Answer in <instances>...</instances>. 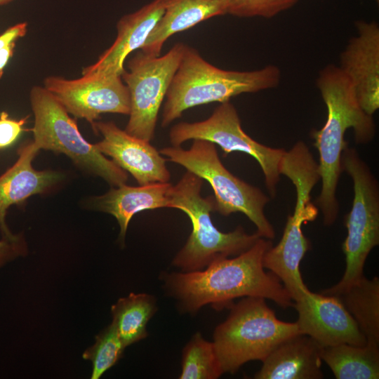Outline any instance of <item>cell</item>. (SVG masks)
<instances>
[{"label":"cell","mask_w":379,"mask_h":379,"mask_svg":"<svg viewBox=\"0 0 379 379\" xmlns=\"http://www.w3.org/2000/svg\"><path fill=\"white\" fill-rule=\"evenodd\" d=\"M272 246L270 239L260 237L235 258H217L206 270L167 274L166 286L187 312L208 304L217 310L230 307L234 299L249 296L270 299L284 309L292 307L279 279L265 271L262 259Z\"/></svg>","instance_id":"1"},{"label":"cell","mask_w":379,"mask_h":379,"mask_svg":"<svg viewBox=\"0 0 379 379\" xmlns=\"http://www.w3.org/2000/svg\"><path fill=\"white\" fill-rule=\"evenodd\" d=\"M317 86L327 108L324 125L311 133L319 152L318 171L321 180L317 202L324 224L330 226L335 222L339 211L336 189L343 171L342 153L347 147L345 132L352 128L356 142L366 144L374 138L375 125L372 116L361 107L351 81L339 67L328 65L322 69Z\"/></svg>","instance_id":"2"},{"label":"cell","mask_w":379,"mask_h":379,"mask_svg":"<svg viewBox=\"0 0 379 379\" xmlns=\"http://www.w3.org/2000/svg\"><path fill=\"white\" fill-rule=\"evenodd\" d=\"M280 79L281 71L275 65L253 71L222 69L185 45L165 97L161 126H168L191 107L213 102L222 103L242 93L273 88Z\"/></svg>","instance_id":"3"},{"label":"cell","mask_w":379,"mask_h":379,"mask_svg":"<svg viewBox=\"0 0 379 379\" xmlns=\"http://www.w3.org/2000/svg\"><path fill=\"white\" fill-rule=\"evenodd\" d=\"M204 180L186 171L169 192L170 207L182 211L191 220L192 231L185 245L177 253L173 265L184 272L200 270L219 257L237 255L250 248L260 237L247 234L241 226L225 233L213 225L214 197L204 198Z\"/></svg>","instance_id":"4"},{"label":"cell","mask_w":379,"mask_h":379,"mask_svg":"<svg viewBox=\"0 0 379 379\" xmlns=\"http://www.w3.org/2000/svg\"><path fill=\"white\" fill-rule=\"evenodd\" d=\"M297 333L295 322L279 319L265 298L249 296L232 304L228 317L216 327L213 343L223 373H234L248 361H262Z\"/></svg>","instance_id":"5"},{"label":"cell","mask_w":379,"mask_h":379,"mask_svg":"<svg viewBox=\"0 0 379 379\" xmlns=\"http://www.w3.org/2000/svg\"><path fill=\"white\" fill-rule=\"evenodd\" d=\"M159 153L168 160L179 164L203 180L214 192L215 211L227 216L242 213L255 225L256 233L272 239L274 228L264 213L270 199L259 188L254 187L230 172L222 164L215 144L204 140H193L189 149L167 147Z\"/></svg>","instance_id":"6"},{"label":"cell","mask_w":379,"mask_h":379,"mask_svg":"<svg viewBox=\"0 0 379 379\" xmlns=\"http://www.w3.org/2000/svg\"><path fill=\"white\" fill-rule=\"evenodd\" d=\"M342 169L353 181L354 198L345 217L347 237L342 249L346 267L342 279L321 292L337 295L359 281L371 250L379 244V187L370 168L354 148L347 147L341 156Z\"/></svg>","instance_id":"7"},{"label":"cell","mask_w":379,"mask_h":379,"mask_svg":"<svg viewBox=\"0 0 379 379\" xmlns=\"http://www.w3.org/2000/svg\"><path fill=\"white\" fill-rule=\"evenodd\" d=\"M30 102L34 116L33 142L39 150L65 154L78 167L112 187L126 183V172L84 139L75 120L44 86L32 88Z\"/></svg>","instance_id":"8"},{"label":"cell","mask_w":379,"mask_h":379,"mask_svg":"<svg viewBox=\"0 0 379 379\" xmlns=\"http://www.w3.org/2000/svg\"><path fill=\"white\" fill-rule=\"evenodd\" d=\"M185 47L178 43L161 56L140 51L128 60V70L121 75L130 95L129 119L124 129L128 134L147 142L154 138L161 103Z\"/></svg>","instance_id":"9"},{"label":"cell","mask_w":379,"mask_h":379,"mask_svg":"<svg viewBox=\"0 0 379 379\" xmlns=\"http://www.w3.org/2000/svg\"><path fill=\"white\" fill-rule=\"evenodd\" d=\"M169 139L174 147L189 140H204L219 145L224 157L232 152L253 157L260 164L270 195L275 196L279 164L286 150L264 145L247 135L242 129L236 108L230 101L222 102L206 120L176 124L170 130Z\"/></svg>","instance_id":"10"},{"label":"cell","mask_w":379,"mask_h":379,"mask_svg":"<svg viewBox=\"0 0 379 379\" xmlns=\"http://www.w3.org/2000/svg\"><path fill=\"white\" fill-rule=\"evenodd\" d=\"M293 184L296 191L293 213L287 218L279 242L265 252L262 264L265 269L279 279L295 302L310 291L300 271V262L310 248V241L305 237L302 226L316 219L318 208L311 201L310 194L315 186L313 179L300 176Z\"/></svg>","instance_id":"11"},{"label":"cell","mask_w":379,"mask_h":379,"mask_svg":"<svg viewBox=\"0 0 379 379\" xmlns=\"http://www.w3.org/2000/svg\"><path fill=\"white\" fill-rule=\"evenodd\" d=\"M44 87L68 113L91 124L102 113H130V95L121 76L82 75L76 79L53 76L45 79Z\"/></svg>","instance_id":"12"},{"label":"cell","mask_w":379,"mask_h":379,"mask_svg":"<svg viewBox=\"0 0 379 379\" xmlns=\"http://www.w3.org/2000/svg\"><path fill=\"white\" fill-rule=\"evenodd\" d=\"M293 307L299 332L314 339L321 347L341 343L364 345L366 339L356 321L335 295L310 291Z\"/></svg>","instance_id":"13"},{"label":"cell","mask_w":379,"mask_h":379,"mask_svg":"<svg viewBox=\"0 0 379 379\" xmlns=\"http://www.w3.org/2000/svg\"><path fill=\"white\" fill-rule=\"evenodd\" d=\"M91 125L102 136L94 144L98 150L131 174L139 185L170 180L166 159L150 142L128 134L112 121H94Z\"/></svg>","instance_id":"14"},{"label":"cell","mask_w":379,"mask_h":379,"mask_svg":"<svg viewBox=\"0 0 379 379\" xmlns=\"http://www.w3.org/2000/svg\"><path fill=\"white\" fill-rule=\"evenodd\" d=\"M357 35L342 52L339 68L351 81L362 109L372 116L379 108V27L356 22Z\"/></svg>","instance_id":"15"},{"label":"cell","mask_w":379,"mask_h":379,"mask_svg":"<svg viewBox=\"0 0 379 379\" xmlns=\"http://www.w3.org/2000/svg\"><path fill=\"white\" fill-rule=\"evenodd\" d=\"M165 10V0H154L117 23V36L98 60L83 69L84 76H121L127 56L140 48Z\"/></svg>","instance_id":"16"},{"label":"cell","mask_w":379,"mask_h":379,"mask_svg":"<svg viewBox=\"0 0 379 379\" xmlns=\"http://www.w3.org/2000/svg\"><path fill=\"white\" fill-rule=\"evenodd\" d=\"M39 151L33 141L22 144L17 151V161L0 175V230L3 237L15 235L6 223L7 211L12 205L46 192L63 179L60 172L34 168L32 161Z\"/></svg>","instance_id":"17"},{"label":"cell","mask_w":379,"mask_h":379,"mask_svg":"<svg viewBox=\"0 0 379 379\" xmlns=\"http://www.w3.org/2000/svg\"><path fill=\"white\" fill-rule=\"evenodd\" d=\"M321 347L311 337L293 335L276 347L262 361L256 379H320Z\"/></svg>","instance_id":"18"},{"label":"cell","mask_w":379,"mask_h":379,"mask_svg":"<svg viewBox=\"0 0 379 379\" xmlns=\"http://www.w3.org/2000/svg\"><path fill=\"white\" fill-rule=\"evenodd\" d=\"M172 185L169 182L138 187L124 184L112 187L90 201L97 210L111 214L117 219L120 227L119 238L124 242L129 222L135 214L145 210L170 207L169 192Z\"/></svg>","instance_id":"19"},{"label":"cell","mask_w":379,"mask_h":379,"mask_svg":"<svg viewBox=\"0 0 379 379\" xmlns=\"http://www.w3.org/2000/svg\"><path fill=\"white\" fill-rule=\"evenodd\" d=\"M227 8L228 0H165L164 12L140 50L159 56L171 36L211 18L225 15Z\"/></svg>","instance_id":"20"},{"label":"cell","mask_w":379,"mask_h":379,"mask_svg":"<svg viewBox=\"0 0 379 379\" xmlns=\"http://www.w3.org/2000/svg\"><path fill=\"white\" fill-rule=\"evenodd\" d=\"M321 358L337 379L379 378V345L341 343L321 347Z\"/></svg>","instance_id":"21"},{"label":"cell","mask_w":379,"mask_h":379,"mask_svg":"<svg viewBox=\"0 0 379 379\" xmlns=\"http://www.w3.org/2000/svg\"><path fill=\"white\" fill-rule=\"evenodd\" d=\"M337 296L356 321L366 343L379 345V279L364 276Z\"/></svg>","instance_id":"22"},{"label":"cell","mask_w":379,"mask_h":379,"mask_svg":"<svg viewBox=\"0 0 379 379\" xmlns=\"http://www.w3.org/2000/svg\"><path fill=\"white\" fill-rule=\"evenodd\" d=\"M156 311L153 297L130 293L112 306V324L125 347L147 336V324Z\"/></svg>","instance_id":"23"},{"label":"cell","mask_w":379,"mask_h":379,"mask_svg":"<svg viewBox=\"0 0 379 379\" xmlns=\"http://www.w3.org/2000/svg\"><path fill=\"white\" fill-rule=\"evenodd\" d=\"M223 373L213 343L196 333L182 353L180 379H215Z\"/></svg>","instance_id":"24"},{"label":"cell","mask_w":379,"mask_h":379,"mask_svg":"<svg viewBox=\"0 0 379 379\" xmlns=\"http://www.w3.org/2000/svg\"><path fill=\"white\" fill-rule=\"evenodd\" d=\"M125 345L112 323L95 337L93 345L82 357L92 363L91 379H99L122 357Z\"/></svg>","instance_id":"25"},{"label":"cell","mask_w":379,"mask_h":379,"mask_svg":"<svg viewBox=\"0 0 379 379\" xmlns=\"http://www.w3.org/2000/svg\"><path fill=\"white\" fill-rule=\"evenodd\" d=\"M298 0H228L227 13L241 18H271L294 6Z\"/></svg>","instance_id":"26"},{"label":"cell","mask_w":379,"mask_h":379,"mask_svg":"<svg viewBox=\"0 0 379 379\" xmlns=\"http://www.w3.org/2000/svg\"><path fill=\"white\" fill-rule=\"evenodd\" d=\"M27 117L20 120L12 119L8 114L2 112L0 114V149L12 145L20 136Z\"/></svg>","instance_id":"27"},{"label":"cell","mask_w":379,"mask_h":379,"mask_svg":"<svg viewBox=\"0 0 379 379\" xmlns=\"http://www.w3.org/2000/svg\"><path fill=\"white\" fill-rule=\"evenodd\" d=\"M27 253L26 242L22 234L3 237L0 240V267Z\"/></svg>","instance_id":"28"},{"label":"cell","mask_w":379,"mask_h":379,"mask_svg":"<svg viewBox=\"0 0 379 379\" xmlns=\"http://www.w3.org/2000/svg\"><path fill=\"white\" fill-rule=\"evenodd\" d=\"M27 24L22 22L7 29L0 35V49L24 36L27 33Z\"/></svg>","instance_id":"29"},{"label":"cell","mask_w":379,"mask_h":379,"mask_svg":"<svg viewBox=\"0 0 379 379\" xmlns=\"http://www.w3.org/2000/svg\"><path fill=\"white\" fill-rule=\"evenodd\" d=\"M15 42L11 43L4 48L0 49V77L8 60L13 55Z\"/></svg>","instance_id":"30"},{"label":"cell","mask_w":379,"mask_h":379,"mask_svg":"<svg viewBox=\"0 0 379 379\" xmlns=\"http://www.w3.org/2000/svg\"><path fill=\"white\" fill-rule=\"evenodd\" d=\"M13 0H0V5H4L5 4L9 3Z\"/></svg>","instance_id":"31"},{"label":"cell","mask_w":379,"mask_h":379,"mask_svg":"<svg viewBox=\"0 0 379 379\" xmlns=\"http://www.w3.org/2000/svg\"><path fill=\"white\" fill-rule=\"evenodd\" d=\"M376 1H377V2H378V1H379V0H376Z\"/></svg>","instance_id":"32"}]
</instances>
